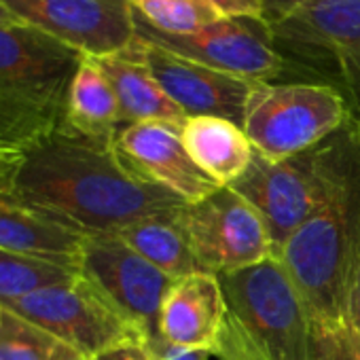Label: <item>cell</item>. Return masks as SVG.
Listing matches in <instances>:
<instances>
[{
  "label": "cell",
  "mask_w": 360,
  "mask_h": 360,
  "mask_svg": "<svg viewBox=\"0 0 360 360\" xmlns=\"http://www.w3.org/2000/svg\"><path fill=\"white\" fill-rule=\"evenodd\" d=\"M204 3L210 5L221 18H227V20H236V18L263 20L261 0H204Z\"/></svg>",
  "instance_id": "484cf974"
},
{
  "label": "cell",
  "mask_w": 360,
  "mask_h": 360,
  "mask_svg": "<svg viewBox=\"0 0 360 360\" xmlns=\"http://www.w3.org/2000/svg\"><path fill=\"white\" fill-rule=\"evenodd\" d=\"M219 280L231 320L265 360H314L316 324L278 257Z\"/></svg>",
  "instance_id": "8992f818"
},
{
  "label": "cell",
  "mask_w": 360,
  "mask_h": 360,
  "mask_svg": "<svg viewBox=\"0 0 360 360\" xmlns=\"http://www.w3.org/2000/svg\"><path fill=\"white\" fill-rule=\"evenodd\" d=\"M212 356H217L219 360H265L257 352V347L246 339L242 328L231 320L229 314H227L225 328L221 333V339H219Z\"/></svg>",
  "instance_id": "d4e9b609"
},
{
  "label": "cell",
  "mask_w": 360,
  "mask_h": 360,
  "mask_svg": "<svg viewBox=\"0 0 360 360\" xmlns=\"http://www.w3.org/2000/svg\"><path fill=\"white\" fill-rule=\"evenodd\" d=\"M0 307L37 324L85 360L125 345H146L144 333L81 274L68 282L0 301Z\"/></svg>",
  "instance_id": "ba28073f"
},
{
  "label": "cell",
  "mask_w": 360,
  "mask_h": 360,
  "mask_svg": "<svg viewBox=\"0 0 360 360\" xmlns=\"http://www.w3.org/2000/svg\"><path fill=\"white\" fill-rule=\"evenodd\" d=\"M347 121V106L333 87L282 81L257 83L246 102L242 127L257 153L282 161L318 146Z\"/></svg>",
  "instance_id": "52a82bcc"
},
{
  "label": "cell",
  "mask_w": 360,
  "mask_h": 360,
  "mask_svg": "<svg viewBox=\"0 0 360 360\" xmlns=\"http://www.w3.org/2000/svg\"><path fill=\"white\" fill-rule=\"evenodd\" d=\"M309 3H316V0H261L263 20H265V24L276 22V20L288 15L290 11H295L303 5H309Z\"/></svg>",
  "instance_id": "f1b7e54d"
},
{
  "label": "cell",
  "mask_w": 360,
  "mask_h": 360,
  "mask_svg": "<svg viewBox=\"0 0 360 360\" xmlns=\"http://www.w3.org/2000/svg\"><path fill=\"white\" fill-rule=\"evenodd\" d=\"M20 167V153L0 146V193L13 189V180Z\"/></svg>",
  "instance_id": "83f0119b"
},
{
  "label": "cell",
  "mask_w": 360,
  "mask_h": 360,
  "mask_svg": "<svg viewBox=\"0 0 360 360\" xmlns=\"http://www.w3.org/2000/svg\"><path fill=\"white\" fill-rule=\"evenodd\" d=\"M356 121H347L318 146L271 161L255 150L250 165L229 189L242 195L265 221L276 257L288 238L330 198Z\"/></svg>",
  "instance_id": "277c9868"
},
{
  "label": "cell",
  "mask_w": 360,
  "mask_h": 360,
  "mask_svg": "<svg viewBox=\"0 0 360 360\" xmlns=\"http://www.w3.org/2000/svg\"><path fill=\"white\" fill-rule=\"evenodd\" d=\"M134 13L163 34H191L223 20L204 0H129Z\"/></svg>",
  "instance_id": "44dd1931"
},
{
  "label": "cell",
  "mask_w": 360,
  "mask_h": 360,
  "mask_svg": "<svg viewBox=\"0 0 360 360\" xmlns=\"http://www.w3.org/2000/svg\"><path fill=\"white\" fill-rule=\"evenodd\" d=\"M127 51L150 70L167 98L187 117H221L238 125L244 123L246 102L259 81L208 68L140 37Z\"/></svg>",
  "instance_id": "4fadbf2b"
},
{
  "label": "cell",
  "mask_w": 360,
  "mask_h": 360,
  "mask_svg": "<svg viewBox=\"0 0 360 360\" xmlns=\"http://www.w3.org/2000/svg\"><path fill=\"white\" fill-rule=\"evenodd\" d=\"M178 212L148 217L115 233L140 257L174 280L204 271L191 248L185 227L180 225Z\"/></svg>",
  "instance_id": "d6986e66"
},
{
  "label": "cell",
  "mask_w": 360,
  "mask_h": 360,
  "mask_svg": "<svg viewBox=\"0 0 360 360\" xmlns=\"http://www.w3.org/2000/svg\"><path fill=\"white\" fill-rule=\"evenodd\" d=\"M115 146L138 176L183 198L187 204L221 189L217 180L191 159L180 125L163 121L123 125L115 136Z\"/></svg>",
  "instance_id": "5bb4252c"
},
{
  "label": "cell",
  "mask_w": 360,
  "mask_h": 360,
  "mask_svg": "<svg viewBox=\"0 0 360 360\" xmlns=\"http://www.w3.org/2000/svg\"><path fill=\"white\" fill-rule=\"evenodd\" d=\"M297 284L316 330L347 320V299L360 269V123L330 198L278 252Z\"/></svg>",
  "instance_id": "7a4b0ae2"
},
{
  "label": "cell",
  "mask_w": 360,
  "mask_h": 360,
  "mask_svg": "<svg viewBox=\"0 0 360 360\" xmlns=\"http://www.w3.org/2000/svg\"><path fill=\"white\" fill-rule=\"evenodd\" d=\"M22 24L32 26L85 58L127 51L136 41L129 0H0Z\"/></svg>",
  "instance_id": "7c38bea8"
},
{
  "label": "cell",
  "mask_w": 360,
  "mask_h": 360,
  "mask_svg": "<svg viewBox=\"0 0 360 360\" xmlns=\"http://www.w3.org/2000/svg\"><path fill=\"white\" fill-rule=\"evenodd\" d=\"M267 26L297 81L333 87L360 123V0H316Z\"/></svg>",
  "instance_id": "5b68a950"
},
{
  "label": "cell",
  "mask_w": 360,
  "mask_h": 360,
  "mask_svg": "<svg viewBox=\"0 0 360 360\" xmlns=\"http://www.w3.org/2000/svg\"><path fill=\"white\" fill-rule=\"evenodd\" d=\"M85 238L87 236L22 202L11 191L0 193V250L79 271Z\"/></svg>",
  "instance_id": "2e32d148"
},
{
  "label": "cell",
  "mask_w": 360,
  "mask_h": 360,
  "mask_svg": "<svg viewBox=\"0 0 360 360\" xmlns=\"http://www.w3.org/2000/svg\"><path fill=\"white\" fill-rule=\"evenodd\" d=\"M83 58L32 26H0V146L22 153L64 123Z\"/></svg>",
  "instance_id": "3957f363"
},
{
  "label": "cell",
  "mask_w": 360,
  "mask_h": 360,
  "mask_svg": "<svg viewBox=\"0 0 360 360\" xmlns=\"http://www.w3.org/2000/svg\"><path fill=\"white\" fill-rule=\"evenodd\" d=\"M96 360H153L146 345H125L119 349H112Z\"/></svg>",
  "instance_id": "f546056e"
},
{
  "label": "cell",
  "mask_w": 360,
  "mask_h": 360,
  "mask_svg": "<svg viewBox=\"0 0 360 360\" xmlns=\"http://www.w3.org/2000/svg\"><path fill=\"white\" fill-rule=\"evenodd\" d=\"M347 322L360 339V269L356 274V280H354V286H352L349 299H347Z\"/></svg>",
  "instance_id": "4dcf8cb0"
},
{
  "label": "cell",
  "mask_w": 360,
  "mask_h": 360,
  "mask_svg": "<svg viewBox=\"0 0 360 360\" xmlns=\"http://www.w3.org/2000/svg\"><path fill=\"white\" fill-rule=\"evenodd\" d=\"M11 193L83 236L117 233L187 206L138 176L115 140L89 138L66 123L20 153Z\"/></svg>",
  "instance_id": "6da1fadb"
},
{
  "label": "cell",
  "mask_w": 360,
  "mask_h": 360,
  "mask_svg": "<svg viewBox=\"0 0 360 360\" xmlns=\"http://www.w3.org/2000/svg\"><path fill=\"white\" fill-rule=\"evenodd\" d=\"M79 274L144 333L146 343L161 339V309L176 282L174 278L140 257L115 233L85 238Z\"/></svg>",
  "instance_id": "8fae6325"
},
{
  "label": "cell",
  "mask_w": 360,
  "mask_h": 360,
  "mask_svg": "<svg viewBox=\"0 0 360 360\" xmlns=\"http://www.w3.org/2000/svg\"><path fill=\"white\" fill-rule=\"evenodd\" d=\"M180 136L191 159L221 187L233 185L255 155L244 127L221 117H187Z\"/></svg>",
  "instance_id": "ac0fdd59"
},
{
  "label": "cell",
  "mask_w": 360,
  "mask_h": 360,
  "mask_svg": "<svg viewBox=\"0 0 360 360\" xmlns=\"http://www.w3.org/2000/svg\"><path fill=\"white\" fill-rule=\"evenodd\" d=\"M53 360H85V358H81L75 349H70V347H66V345L60 343V347H58Z\"/></svg>",
  "instance_id": "1f68e13d"
},
{
  "label": "cell",
  "mask_w": 360,
  "mask_h": 360,
  "mask_svg": "<svg viewBox=\"0 0 360 360\" xmlns=\"http://www.w3.org/2000/svg\"><path fill=\"white\" fill-rule=\"evenodd\" d=\"M314 360H360V339L347 320L316 333Z\"/></svg>",
  "instance_id": "cb8c5ba5"
},
{
  "label": "cell",
  "mask_w": 360,
  "mask_h": 360,
  "mask_svg": "<svg viewBox=\"0 0 360 360\" xmlns=\"http://www.w3.org/2000/svg\"><path fill=\"white\" fill-rule=\"evenodd\" d=\"M178 219L206 274L225 276L276 257L265 221L229 187L187 204Z\"/></svg>",
  "instance_id": "30bf717a"
},
{
  "label": "cell",
  "mask_w": 360,
  "mask_h": 360,
  "mask_svg": "<svg viewBox=\"0 0 360 360\" xmlns=\"http://www.w3.org/2000/svg\"><path fill=\"white\" fill-rule=\"evenodd\" d=\"M134 18L140 39L180 58L259 83H282L286 77L297 81L290 64L276 51L263 20L223 18L191 34H163L136 13Z\"/></svg>",
  "instance_id": "9c48e42d"
},
{
  "label": "cell",
  "mask_w": 360,
  "mask_h": 360,
  "mask_svg": "<svg viewBox=\"0 0 360 360\" xmlns=\"http://www.w3.org/2000/svg\"><path fill=\"white\" fill-rule=\"evenodd\" d=\"M94 60L117 96L121 127L146 121H163L174 125H183L187 121V115L167 98L150 70L129 51Z\"/></svg>",
  "instance_id": "e0dca14e"
},
{
  "label": "cell",
  "mask_w": 360,
  "mask_h": 360,
  "mask_svg": "<svg viewBox=\"0 0 360 360\" xmlns=\"http://www.w3.org/2000/svg\"><path fill=\"white\" fill-rule=\"evenodd\" d=\"M64 123L89 138L115 140L121 129L117 96L94 58H83L66 102Z\"/></svg>",
  "instance_id": "ffe728a7"
},
{
  "label": "cell",
  "mask_w": 360,
  "mask_h": 360,
  "mask_svg": "<svg viewBox=\"0 0 360 360\" xmlns=\"http://www.w3.org/2000/svg\"><path fill=\"white\" fill-rule=\"evenodd\" d=\"M11 24H22L11 11H7L3 5H0V26H11Z\"/></svg>",
  "instance_id": "d6a6232c"
},
{
  "label": "cell",
  "mask_w": 360,
  "mask_h": 360,
  "mask_svg": "<svg viewBox=\"0 0 360 360\" xmlns=\"http://www.w3.org/2000/svg\"><path fill=\"white\" fill-rule=\"evenodd\" d=\"M58 347L49 333L0 307V360H53Z\"/></svg>",
  "instance_id": "603a6c76"
},
{
  "label": "cell",
  "mask_w": 360,
  "mask_h": 360,
  "mask_svg": "<svg viewBox=\"0 0 360 360\" xmlns=\"http://www.w3.org/2000/svg\"><path fill=\"white\" fill-rule=\"evenodd\" d=\"M153 360H210V352L204 349H185V347H176L163 339L146 343Z\"/></svg>",
  "instance_id": "4316f807"
},
{
  "label": "cell",
  "mask_w": 360,
  "mask_h": 360,
  "mask_svg": "<svg viewBox=\"0 0 360 360\" xmlns=\"http://www.w3.org/2000/svg\"><path fill=\"white\" fill-rule=\"evenodd\" d=\"M227 301L219 276L191 274L169 288L161 309V339L185 349L214 352L227 322Z\"/></svg>",
  "instance_id": "9a60e30c"
},
{
  "label": "cell",
  "mask_w": 360,
  "mask_h": 360,
  "mask_svg": "<svg viewBox=\"0 0 360 360\" xmlns=\"http://www.w3.org/2000/svg\"><path fill=\"white\" fill-rule=\"evenodd\" d=\"M77 276L79 271L72 267L0 250V301L18 299L37 288L68 282Z\"/></svg>",
  "instance_id": "7402d4cb"
}]
</instances>
